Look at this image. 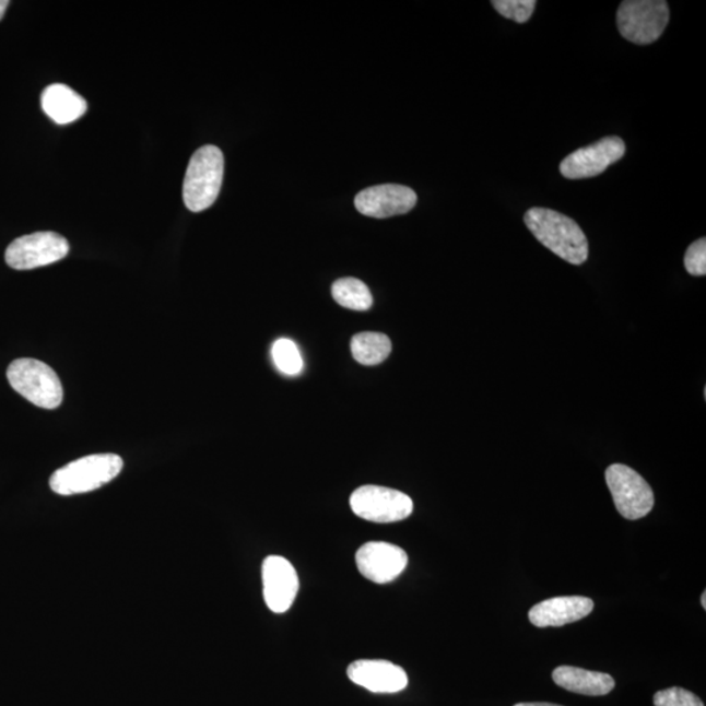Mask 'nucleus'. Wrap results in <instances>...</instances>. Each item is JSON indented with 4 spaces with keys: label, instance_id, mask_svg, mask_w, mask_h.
<instances>
[{
    "label": "nucleus",
    "instance_id": "3",
    "mask_svg": "<svg viewBox=\"0 0 706 706\" xmlns=\"http://www.w3.org/2000/svg\"><path fill=\"white\" fill-rule=\"evenodd\" d=\"M224 177L223 152L204 145L191 156L184 181V202L191 212H202L215 203Z\"/></svg>",
    "mask_w": 706,
    "mask_h": 706
},
{
    "label": "nucleus",
    "instance_id": "6",
    "mask_svg": "<svg viewBox=\"0 0 706 706\" xmlns=\"http://www.w3.org/2000/svg\"><path fill=\"white\" fill-rule=\"evenodd\" d=\"M351 509L365 521L392 523L403 521L414 511V503L401 491L363 485L350 498Z\"/></svg>",
    "mask_w": 706,
    "mask_h": 706
},
{
    "label": "nucleus",
    "instance_id": "9",
    "mask_svg": "<svg viewBox=\"0 0 706 706\" xmlns=\"http://www.w3.org/2000/svg\"><path fill=\"white\" fill-rule=\"evenodd\" d=\"M625 155V143L617 137L603 138L584 149L572 152L561 164V172L568 179H584L602 175L610 165Z\"/></svg>",
    "mask_w": 706,
    "mask_h": 706
},
{
    "label": "nucleus",
    "instance_id": "16",
    "mask_svg": "<svg viewBox=\"0 0 706 706\" xmlns=\"http://www.w3.org/2000/svg\"><path fill=\"white\" fill-rule=\"evenodd\" d=\"M42 105L45 115L58 125L75 122L89 109L85 99L64 84L49 85L43 93Z\"/></svg>",
    "mask_w": 706,
    "mask_h": 706
},
{
    "label": "nucleus",
    "instance_id": "19",
    "mask_svg": "<svg viewBox=\"0 0 706 706\" xmlns=\"http://www.w3.org/2000/svg\"><path fill=\"white\" fill-rule=\"evenodd\" d=\"M272 360L285 376H298L304 369V360L295 342L282 338L272 345Z\"/></svg>",
    "mask_w": 706,
    "mask_h": 706
},
{
    "label": "nucleus",
    "instance_id": "7",
    "mask_svg": "<svg viewBox=\"0 0 706 706\" xmlns=\"http://www.w3.org/2000/svg\"><path fill=\"white\" fill-rule=\"evenodd\" d=\"M605 483L617 511L631 521L648 516L655 506V494L650 485L628 466L611 464L605 470Z\"/></svg>",
    "mask_w": 706,
    "mask_h": 706
},
{
    "label": "nucleus",
    "instance_id": "15",
    "mask_svg": "<svg viewBox=\"0 0 706 706\" xmlns=\"http://www.w3.org/2000/svg\"><path fill=\"white\" fill-rule=\"evenodd\" d=\"M552 679L558 687L585 696H604L615 689V681L611 675L573 666L555 669Z\"/></svg>",
    "mask_w": 706,
    "mask_h": 706
},
{
    "label": "nucleus",
    "instance_id": "11",
    "mask_svg": "<svg viewBox=\"0 0 706 706\" xmlns=\"http://www.w3.org/2000/svg\"><path fill=\"white\" fill-rule=\"evenodd\" d=\"M263 597L268 608L275 614H284L292 608L299 589L295 566L283 556L272 555L262 564Z\"/></svg>",
    "mask_w": 706,
    "mask_h": 706
},
{
    "label": "nucleus",
    "instance_id": "10",
    "mask_svg": "<svg viewBox=\"0 0 706 706\" xmlns=\"http://www.w3.org/2000/svg\"><path fill=\"white\" fill-rule=\"evenodd\" d=\"M356 565L369 581L385 585L395 581L408 568L409 555L388 542H368L356 552Z\"/></svg>",
    "mask_w": 706,
    "mask_h": 706
},
{
    "label": "nucleus",
    "instance_id": "1",
    "mask_svg": "<svg viewBox=\"0 0 706 706\" xmlns=\"http://www.w3.org/2000/svg\"><path fill=\"white\" fill-rule=\"evenodd\" d=\"M525 223L539 243L570 264L588 261L589 243L575 220L554 210L536 208L526 212Z\"/></svg>",
    "mask_w": 706,
    "mask_h": 706
},
{
    "label": "nucleus",
    "instance_id": "18",
    "mask_svg": "<svg viewBox=\"0 0 706 706\" xmlns=\"http://www.w3.org/2000/svg\"><path fill=\"white\" fill-rule=\"evenodd\" d=\"M336 302L351 310L364 311L372 308L373 296L368 285L355 278L339 279L331 289Z\"/></svg>",
    "mask_w": 706,
    "mask_h": 706
},
{
    "label": "nucleus",
    "instance_id": "25",
    "mask_svg": "<svg viewBox=\"0 0 706 706\" xmlns=\"http://www.w3.org/2000/svg\"><path fill=\"white\" fill-rule=\"evenodd\" d=\"M705 601H706V592L704 591L703 596H702V604H703L704 610H706V602Z\"/></svg>",
    "mask_w": 706,
    "mask_h": 706
},
{
    "label": "nucleus",
    "instance_id": "21",
    "mask_svg": "<svg viewBox=\"0 0 706 706\" xmlns=\"http://www.w3.org/2000/svg\"><path fill=\"white\" fill-rule=\"evenodd\" d=\"M656 706H705L701 697L692 694L691 691L672 687L657 692L655 695Z\"/></svg>",
    "mask_w": 706,
    "mask_h": 706
},
{
    "label": "nucleus",
    "instance_id": "13",
    "mask_svg": "<svg viewBox=\"0 0 706 706\" xmlns=\"http://www.w3.org/2000/svg\"><path fill=\"white\" fill-rule=\"evenodd\" d=\"M348 675L352 683L373 694H397L409 685L401 666L384 659H360L349 666Z\"/></svg>",
    "mask_w": 706,
    "mask_h": 706
},
{
    "label": "nucleus",
    "instance_id": "4",
    "mask_svg": "<svg viewBox=\"0 0 706 706\" xmlns=\"http://www.w3.org/2000/svg\"><path fill=\"white\" fill-rule=\"evenodd\" d=\"M12 389L37 408L55 410L63 401L61 379L48 364L35 358H19L7 369Z\"/></svg>",
    "mask_w": 706,
    "mask_h": 706
},
{
    "label": "nucleus",
    "instance_id": "23",
    "mask_svg": "<svg viewBox=\"0 0 706 706\" xmlns=\"http://www.w3.org/2000/svg\"><path fill=\"white\" fill-rule=\"evenodd\" d=\"M515 706H562V705L550 704V703H521Z\"/></svg>",
    "mask_w": 706,
    "mask_h": 706
},
{
    "label": "nucleus",
    "instance_id": "12",
    "mask_svg": "<svg viewBox=\"0 0 706 706\" xmlns=\"http://www.w3.org/2000/svg\"><path fill=\"white\" fill-rule=\"evenodd\" d=\"M417 202L416 192L403 185H378L365 189L355 198V205L364 216L386 219L410 212Z\"/></svg>",
    "mask_w": 706,
    "mask_h": 706
},
{
    "label": "nucleus",
    "instance_id": "24",
    "mask_svg": "<svg viewBox=\"0 0 706 706\" xmlns=\"http://www.w3.org/2000/svg\"><path fill=\"white\" fill-rule=\"evenodd\" d=\"M10 5V2H7V0H0V20L3 19L7 7Z\"/></svg>",
    "mask_w": 706,
    "mask_h": 706
},
{
    "label": "nucleus",
    "instance_id": "20",
    "mask_svg": "<svg viewBox=\"0 0 706 706\" xmlns=\"http://www.w3.org/2000/svg\"><path fill=\"white\" fill-rule=\"evenodd\" d=\"M492 5L506 19L513 20L518 24L529 22L532 13L536 11V0H494Z\"/></svg>",
    "mask_w": 706,
    "mask_h": 706
},
{
    "label": "nucleus",
    "instance_id": "22",
    "mask_svg": "<svg viewBox=\"0 0 706 706\" xmlns=\"http://www.w3.org/2000/svg\"><path fill=\"white\" fill-rule=\"evenodd\" d=\"M684 266L691 275H706V238L703 237L690 245L687 252H685Z\"/></svg>",
    "mask_w": 706,
    "mask_h": 706
},
{
    "label": "nucleus",
    "instance_id": "14",
    "mask_svg": "<svg viewBox=\"0 0 706 706\" xmlns=\"http://www.w3.org/2000/svg\"><path fill=\"white\" fill-rule=\"evenodd\" d=\"M595 610L592 599L586 597H556L538 603L529 612L531 624L538 628L563 627L581 621Z\"/></svg>",
    "mask_w": 706,
    "mask_h": 706
},
{
    "label": "nucleus",
    "instance_id": "2",
    "mask_svg": "<svg viewBox=\"0 0 706 706\" xmlns=\"http://www.w3.org/2000/svg\"><path fill=\"white\" fill-rule=\"evenodd\" d=\"M122 469L123 459L117 455L86 456L57 470L50 489L61 496L86 494L110 483Z\"/></svg>",
    "mask_w": 706,
    "mask_h": 706
},
{
    "label": "nucleus",
    "instance_id": "8",
    "mask_svg": "<svg viewBox=\"0 0 706 706\" xmlns=\"http://www.w3.org/2000/svg\"><path fill=\"white\" fill-rule=\"evenodd\" d=\"M68 239L55 232H37L15 239L5 250V262L11 269L33 270L61 261L68 257Z\"/></svg>",
    "mask_w": 706,
    "mask_h": 706
},
{
    "label": "nucleus",
    "instance_id": "5",
    "mask_svg": "<svg viewBox=\"0 0 706 706\" xmlns=\"http://www.w3.org/2000/svg\"><path fill=\"white\" fill-rule=\"evenodd\" d=\"M669 20V4L663 0H625L616 13L619 32L636 45L656 43Z\"/></svg>",
    "mask_w": 706,
    "mask_h": 706
},
{
    "label": "nucleus",
    "instance_id": "17",
    "mask_svg": "<svg viewBox=\"0 0 706 706\" xmlns=\"http://www.w3.org/2000/svg\"><path fill=\"white\" fill-rule=\"evenodd\" d=\"M351 351L358 364L373 366L385 362L391 352V341L381 332H360L352 338Z\"/></svg>",
    "mask_w": 706,
    "mask_h": 706
}]
</instances>
